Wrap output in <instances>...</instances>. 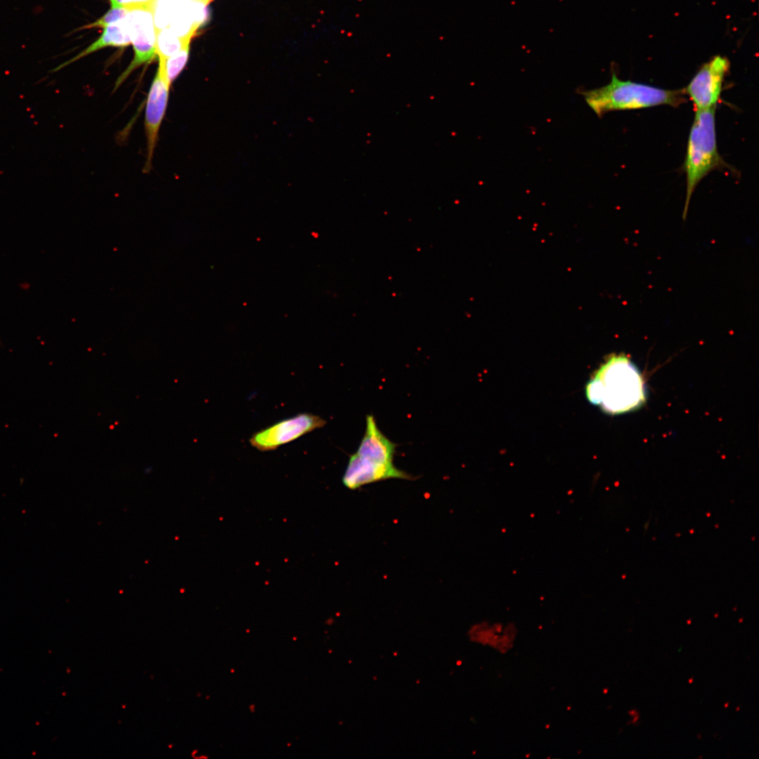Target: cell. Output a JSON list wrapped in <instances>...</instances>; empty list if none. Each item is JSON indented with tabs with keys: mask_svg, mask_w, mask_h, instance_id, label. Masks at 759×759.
I'll return each mask as SVG.
<instances>
[{
	"mask_svg": "<svg viewBox=\"0 0 759 759\" xmlns=\"http://www.w3.org/2000/svg\"><path fill=\"white\" fill-rule=\"evenodd\" d=\"M729 67L730 63L726 57L716 56L704 63L682 89L695 110L716 108Z\"/></svg>",
	"mask_w": 759,
	"mask_h": 759,
	"instance_id": "4",
	"label": "cell"
},
{
	"mask_svg": "<svg viewBox=\"0 0 759 759\" xmlns=\"http://www.w3.org/2000/svg\"><path fill=\"white\" fill-rule=\"evenodd\" d=\"M112 8L131 10L138 8H153L155 0H110Z\"/></svg>",
	"mask_w": 759,
	"mask_h": 759,
	"instance_id": "16",
	"label": "cell"
},
{
	"mask_svg": "<svg viewBox=\"0 0 759 759\" xmlns=\"http://www.w3.org/2000/svg\"><path fill=\"white\" fill-rule=\"evenodd\" d=\"M190 41L183 39L174 34L168 27L157 30L156 53L158 58L166 60L177 53Z\"/></svg>",
	"mask_w": 759,
	"mask_h": 759,
	"instance_id": "12",
	"label": "cell"
},
{
	"mask_svg": "<svg viewBox=\"0 0 759 759\" xmlns=\"http://www.w3.org/2000/svg\"><path fill=\"white\" fill-rule=\"evenodd\" d=\"M158 59V69L150 86L146 101L145 130L147 156L143 168L144 172H148L151 169L158 133L165 115L169 98L170 84L165 75L164 60Z\"/></svg>",
	"mask_w": 759,
	"mask_h": 759,
	"instance_id": "7",
	"label": "cell"
},
{
	"mask_svg": "<svg viewBox=\"0 0 759 759\" xmlns=\"http://www.w3.org/2000/svg\"><path fill=\"white\" fill-rule=\"evenodd\" d=\"M580 94L599 117L616 110H638L661 105L678 107L687 102L682 89H664L630 80H621L612 72L609 83Z\"/></svg>",
	"mask_w": 759,
	"mask_h": 759,
	"instance_id": "2",
	"label": "cell"
},
{
	"mask_svg": "<svg viewBox=\"0 0 759 759\" xmlns=\"http://www.w3.org/2000/svg\"><path fill=\"white\" fill-rule=\"evenodd\" d=\"M196 0L188 2L174 13L168 27L179 37L190 41L196 30L207 20V4Z\"/></svg>",
	"mask_w": 759,
	"mask_h": 759,
	"instance_id": "10",
	"label": "cell"
},
{
	"mask_svg": "<svg viewBox=\"0 0 759 759\" xmlns=\"http://www.w3.org/2000/svg\"><path fill=\"white\" fill-rule=\"evenodd\" d=\"M190 44L183 46L177 53L164 60V69L168 82L171 83L176 79L187 63L189 56Z\"/></svg>",
	"mask_w": 759,
	"mask_h": 759,
	"instance_id": "14",
	"label": "cell"
},
{
	"mask_svg": "<svg viewBox=\"0 0 759 759\" xmlns=\"http://www.w3.org/2000/svg\"><path fill=\"white\" fill-rule=\"evenodd\" d=\"M129 10L124 8H111L100 18L96 22L91 23L87 27H105L109 25L117 22L124 18L128 14Z\"/></svg>",
	"mask_w": 759,
	"mask_h": 759,
	"instance_id": "15",
	"label": "cell"
},
{
	"mask_svg": "<svg viewBox=\"0 0 759 759\" xmlns=\"http://www.w3.org/2000/svg\"><path fill=\"white\" fill-rule=\"evenodd\" d=\"M396 444L379 429L372 415L366 417L365 434L356 453L361 458L383 464L394 463Z\"/></svg>",
	"mask_w": 759,
	"mask_h": 759,
	"instance_id": "9",
	"label": "cell"
},
{
	"mask_svg": "<svg viewBox=\"0 0 759 759\" xmlns=\"http://www.w3.org/2000/svg\"><path fill=\"white\" fill-rule=\"evenodd\" d=\"M693 682V678H690V679L689 680V683H691V682Z\"/></svg>",
	"mask_w": 759,
	"mask_h": 759,
	"instance_id": "17",
	"label": "cell"
},
{
	"mask_svg": "<svg viewBox=\"0 0 759 759\" xmlns=\"http://www.w3.org/2000/svg\"><path fill=\"white\" fill-rule=\"evenodd\" d=\"M389 479H412V476L397 468L394 463L383 464L365 460L355 453L349 457L342 482L349 489L356 490L364 485Z\"/></svg>",
	"mask_w": 759,
	"mask_h": 759,
	"instance_id": "8",
	"label": "cell"
},
{
	"mask_svg": "<svg viewBox=\"0 0 759 759\" xmlns=\"http://www.w3.org/2000/svg\"><path fill=\"white\" fill-rule=\"evenodd\" d=\"M127 23L134 58L115 83L119 87L128 76L140 65L150 63L157 56V29L153 8H138L129 10Z\"/></svg>",
	"mask_w": 759,
	"mask_h": 759,
	"instance_id": "5",
	"label": "cell"
},
{
	"mask_svg": "<svg viewBox=\"0 0 759 759\" xmlns=\"http://www.w3.org/2000/svg\"><path fill=\"white\" fill-rule=\"evenodd\" d=\"M588 401L609 414L639 408L646 400L641 372L625 354H611L594 372L585 385Z\"/></svg>",
	"mask_w": 759,
	"mask_h": 759,
	"instance_id": "1",
	"label": "cell"
},
{
	"mask_svg": "<svg viewBox=\"0 0 759 759\" xmlns=\"http://www.w3.org/2000/svg\"><path fill=\"white\" fill-rule=\"evenodd\" d=\"M725 166L716 139L715 108L696 110L686 150L684 169L686 197L682 212L685 221L693 193L699 182L712 171Z\"/></svg>",
	"mask_w": 759,
	"mask_h": 759,
	"instance_id": "3",
	"label": "cell"
},
{
	"mask_svg": "<svg viewBox=\"0 0 759 759\" xmlns=\"http://www.w3.org/2000/svg\"><path fill=\"white\" fill-rule=\"evenodd\" d=\"M196 0H155L153 6L157 30L168 27L174 13L185 4ZM209 3L211 0H200Z\"/></svg>",
	"mask_w": 759,
	"mask_h": 759,
	"instance_id": "13",
	"label": "cell"
},
{
	"mask_svg": "<svg viewBox=\"0 0 759 759\" xmlns=\"http://www.w3.org/2000/svg\"><path fill=\"white\" fill-rule=\"evenodd\" d=\"M728 703H729L728 702H727L726 703H725V708H727V706H728Z\"/></svg>",
	"mask_w": 759,
	"mask_h": 759,
	"instance_id": "18",
	"label": "cell"
},
{
	"mask_svg": "<svg viewBox=\"0 0 759 759\" xmlns=\"http://www.w3.org/2000/svg\"><path fill=\"white\" fill-rule=\"evenodd\" d=\"M100 37L86 49L53 71L58 70L77 60L108 46L124 47L131 44L126 16L120 21L103 27Z\"/></svg>",
	"mask_w": 759,
	"mask_h": 759,
	"instance_id": "11",
	"label": "cell"
},
{
	"mask_svg": "<svg viewBox=\"0 0 759 759\" xmlns=\"http://www.w3.org/2000/svg\"><path fill=\"white\" fill-rule=\"evenodd\" d=\"M325 424L326 420L318 415L300 413L253 434L249 442L260 451L273 450L307 433L322 428Z\"/></svg>",
	"mask_w": 759,
	"mask_h": 759,
	"instance_id": "6",
	"label": "cell"
}]
</instances>
